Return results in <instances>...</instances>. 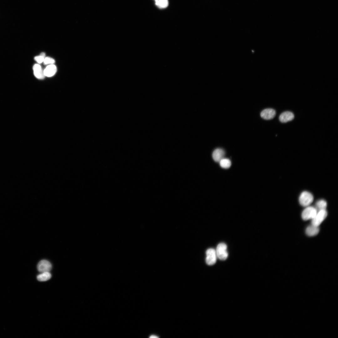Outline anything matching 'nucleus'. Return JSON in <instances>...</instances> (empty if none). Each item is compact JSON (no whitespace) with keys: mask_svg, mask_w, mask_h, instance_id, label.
I'll return each instance as SVG.
<instances>
[{"mask_svg":"<svg viewBox=\"0 0 338 338\" xmlns=\"http://www.w3.org/2000/svg\"><path fill=\"white\" fill-rule=\"evenodd\" d=\"M313 199V196L311 193L305 191L300 194L299 197V202L301 206L306 207L312 203Z\"/></svg>","mask_w":338,"mask_h":338,"instance_id":"nucleus-1","label":"nucleus"},{"mask_svg":"<svg viewBox=\"0 0 338 338\" xmlns=\"http://www.w3.org/2000/svg\"><path fill=\"white\" fill-rule=\"evenodd\" d=\"M317 210L315 207L308 206L303 211L301 217L304 220L313 219L317 212Z\"/></svg>","mask_w":338,"mask_h":338,"instance_id":"nucleus-2","label":"nucleus"},{"mask_svg":"<svg viewBox=\"0 0 338 338\" xmlns=\"http://www.w3.org/2000/svg\"><path fill=\"white\" fill-rule=\"evenodd\" d=\"M327 215V212L325 209L318 211L314 217L311 219V224L319 226L326 218Z\"/></svg>","mask_w":338,"mask_h":338,"instance_id":"nucleus-3","label":"nucleus"},{"mask_svg":"<svg viewBox=\"0 0 338 338\" xmlns=\"http://www.w3.org/2000/svg\"><path fill=\"white\" fill-rule=\"evenodd\" d=\"M227 249V246L224 243H220L218 245L216 251L217 256L220 259L224 260L227 258L228 253Z\"/></svg>","mask_w":338,"mask_h":338,"instance_id":"nucleus-4","label":"nucleus"},{"mask_svg":"<svg viewBox=\"0 0 338 338\" xmlns=\"http://www.w3.org/2000/svg\"><path fill=\"white\" fill-rule=\"evenodd\" d=\"M206 262L209 265L214 264L216 262L217 254L216 250L212 248L208 249L206 251Z\"/></svg>","mask_w":338,"mask_h":338,"instance_id":"nucleus-5","label":"nucleus"},{"mask_svg":"<svg viewBox=\"0 0 338 338\" xmlns=\"http://www.w3.org/2000/svg\"><path fill=\"white\" fill-rule=\"evenodd\" d=\"M37 268L40 272H49L52 269V266L51 263L48 261L42 260L38 262Z\"/></svg>","mask_w":338,"mask_h":338,"instance_id":"nucleus-6","label":"nucleus"},{"mask_svg":"<svg viewBox=\"0 0 338 338\" xmlns=\"http://www.w3.org/2000/svg\"><path fill=\"white\" fill-rule=\"evenodd\" d=\"M276 115L275 110L271 108L266 109L262 111L260 116L263 119L269 120L273 118Z\"/></svg>","mask_w":338,"mask_h":338,"instance_id":"nucleus-7","label":"nucleus"},{"mask_svg":"<svg viewBox=\"0 0 338 338\" xmlns=\"http://www.w3.org/2000/svg\"><path fill=\"white\" fill-rule=\"evenodd\" d=\"M225 153L224 150L222 148H218L213 152L212 157L214 160L216 162H219L224 158Z\"/></svg>","mask_w":338,"mask_h":338,"instance_id":"nucleus-8","label":"nucleus"},{"mask_svg":"<svg viewBox=\"0 0 338 338\" xmlns=\"http://www.w3.org/2000/svg\"><path fill=\"white\" fill-rule=\"evenodd\" d=\"M294 118V115L292 112L286 111L283 112L280 115L279 119L282 123H286L292 120Z\"/></svg>","mask_w":338,"mask_h":338,"instance_id":"nucleus-9","label":"nucleus"},{"mask_svg":"<svg viewBox=\"0 0 338 338\" xmlns=\"http://www.w3.org/2000/svg\"><path fill=\"white\" fill-rule=\"evenodd\" d=\"M33 73L36 78L39 79H43L44 78L45 75L44 70L41 66L38 64H35L33 67Z\"/></svg>","mask_w":338,"mask_h":338,"instance_id":"nucleus-10","label":"nucleus"},{"mask_svg":"<svg viewBox=\"0 0 338 338\" xmlns=\"http://www.w3.org/2000/svg\"><path fill=\"white\" fill-rule=\"evenodd\" d=\"M57 70L56 67L54 64L49 65L44 70V75L47 77H52L55 74Z\"/></svg>","mask_w":338,"mask_h":338,"instance_id":"nucleus-11","label":"nucleus"},{"mask_svg":"<svg viewBox=\"0 0 338 338\" xmlns=\"http://www.w3.org/2000/svg\"><path fill=\"white\" fill-rule=\"evenodd\" d=\"M319 231L318 226L313 225L308 227L306 229V233L308 236H313L318 234Z\"/></svg>","mask_w":338,"mask_h":338,"instance_id":"nucleus-12","label":"nucleus"},{"mask_svg":"<svg viewBox=\"0 0 338 338\" xmlns=\"http://www.w3.org/2000/svg\"><path fill=\"white\" fill-rule=\"evenodd\" d=\"M51 275L49 272H44L37 275V279L40 281H45L49 279Z\"/></svg>","mask_w":338,"mask_h":338,"instance_id":"nucleus-13","label":"nucleus"},{"mask_svg":"<svg viewBox=\"0 0 338 338\" xmlns=\"http://www.w3.org/2000/svg\"><path fill=\"white\" fill-rule=\"evenodd\" d=\"M317 210H325L327 207V203L326 201L323 199L320 200L317 202L315 204Z\"/></svg>","mask_w":338,"mask_h":338,"instance_id":"nucleus-14","label":"nucleus"},{"mask_svg":"<svg viewBox=\"0 0 338 338\" xmlns=\"http://www.w3.org/2000/svg\"><path fill=\"white\" fill-rule=\"evenodd\" d=\"M219 162L220 166L222 168L225 169L229 168L231 164V161L229 159L225 158L222 159Z\"/></svg>","mask_w":338,"mask_h":338,"instance_id":"nucleus-15","label":"nucleus"},{"mask_svg":"<svg viewBox=\"0 0 338 338\" xmlns=\"http://www.w3.org/2000/svg\"><path fill=\"white\" fill-rule=\"evenodd\" d=\"M156 5L160 8H164L168 5V0H155Z\"/></svg>","mask_w":338,"mask_h":338,"instance_id":"nucleus-16","label":"nucleus"},{"mask_svg":"<svg viewBox=\"0 0 338 338\" xmlns=\"http://www.w3.org/2000/svg\"><path fill=\"white\" fill-rule=\"evenodd\" d=\"M55 62V60L51 57H46L44 58L43 62L45 65L53 64Z\"/></svg>","mask_w":338,"mask_h":338,"instance_id":"nucleus-17","label":"nucleus"},{"mask_svg":"<svg viewBox=\"0 0 338 338\" xmlns=\"http://www.w3.org/2000/svg\"><path fill=\"white\" fill-rule=\"evenodd\" d=\"M44 59V57L40 55L36 56L34 57L35 60L39 64H41L43 62Z\"/></svg>","mask_w":338,"mask_h":338,"instance_id":"nucleus-18","label":"nucleus"},{"mask_svg":"<svg viewBox=\"0 0 338 338\" xmlns=\"http://www.w3.org/2000/svg\"><path fill=\"white\" fill-rule=\"evenodd\" d=\"M150 337L151 338H158L159 337L156 335H153L150 336Z\"/></svg>","mask_w":338,"mask_h":338,"instance_id":"nucleus-19","label":"nucleus"},{"mask_svg":"<svg viewBox=\"0 0 338 338\" xmlns=\"http://www.w3.org/2000/svg\"><path fill=\"white\" fill-rule=\"evenodd\" d=\"M40 56H43V57H44L45 58V53H44V52H42L40 54Z\"/></svg>","mask_w":338,"mask_h":338,"instance_id":"nucleus-20","label":"nucleus"}]
</instances>
